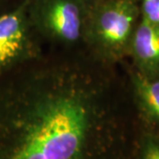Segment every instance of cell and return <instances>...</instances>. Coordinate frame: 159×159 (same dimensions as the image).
Returning a JSON list of instances; mask_svg holds the SVG:
<instances>
[{"label": "cell", "mask_w": 159, "mask_h": 159, "mask_svg": "<svg viewBox=\"0 0 159 159\" xmlns=\"http://www.w3.org/2000/svg\"><path fill=\"white\" fill-rule=\"evenodd\" d=\"M140 17V0H102L92 6L83 34L92 56L110 63L128 55Z\"/></svg>", "instance_id": "1"}, {"label": "cell", "mask_w": 159, "mask_h": 159, "mask_svg": "<svg viewBox=\"0 0 159 159\" xmlns=\"http://www.w3.org/2000/svg\"><path fill=\"white\" fill-rule=\"evenodd\" d=\"M29 14L44 37L64 44L83 40L88 9L80 0H30Z\"/></svg>", "instance_id": "2"}, {"label": "cell", "mask_w": 159, "mask_h": 159, "mask_svg": "<svg viewBox=\"0 0 159 159\" xmlns=\"http://www.w3.org/2000/svg\"><path fill=\"white\" fill-rule=\"evenodd\" d=\"M29 6L30 0H23L0 15V78L39 58Z\"/></svg>", "instance_id": "3"}, {"label": "cell", "mask_w": 159, "mask_h": 159, "mask_svg": "<svg viewBox=\"0 0 159 159\" xmlns=\"http://www.w3.org/2000/svg\"><path fill=\"white\" fill-rule=\"evenodd\" d=\"M128 55L133 58L136 71L148 77L159 78V27L140 17Z\"/></svg>", "instance_id": "4"}, {"label": "cell", "mask_w": 159, "mask_h": 159, "mask_svg": "<svg viewBox=\"0 0 159 159\" xmlns=\"http://www.w3.org/2000/svg\"><path fill=\"white\" fill-rule=\"evenodd\" d=\"M131 82L140 111L148 121L159 125V78L148 77L135 70Z\"/></svg>", "instance_id": "5"}, {"label": "cell", "mask_w": 159, "mask_h": 159, "mask_svg": "<svg viewBox=\"0 0 159 159\" xmlns=\"http://www.w3.org/2000/svg\"><path fill=\"white\" fill-rule=\"evenodd\" d=\"M141 18L159 27V0H140Z\"/></svg>", "instance_id": "6"}, {"label": "cell", "mask_w": 159, "mask_h": 159, "mask_svg": "<svg viewBox=\"0 0 159 159\" xmlns=\"http://www.w3.org/2000/svg\"><path fill=\"white\" fill-rule=\"evenodd\" d=\"M142 159H159V140L147 136L142 143Z\"/></svg>", "instance_id": "7"}, {"label": "cell", "mask_w": 159, "mask_h": 159, "mask_svg": "<svg viewBox=\"0 0 159 159\" xmlns=\"http://www.w3.org/2000/svg\"><path fill=\"white\" fill-rule=\"evenodd\" d=\"M80 1H81L82 4L87 7L88 11H89V9H90L92 6L97 5V3H99V2L102 1V0H80Z\"/></svg>", "instance_id": "8"}]
</instances>
